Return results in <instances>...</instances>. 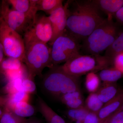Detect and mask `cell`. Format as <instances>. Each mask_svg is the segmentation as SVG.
I'll return each instance as SVG.
<instances>
[{"label":"cell","mask_w":123,"mask_h":123,"mask_svg":"<svg viewBox=\"0 0 123 123\" xmlns=\"http://www.w3.org/2000/svg\"><path fill=\"white\" fill-rule=\"evenodd\" d=\"M73 1L71 8L68 5L66 29L78 41L85 40L104 18L92 0Z\"/></svg>","instance_id":"1"},{"label":"cell","mask_w":123,"mask_h":123,"mask_svg":"<svg viewBox=\"0 0 123 123\" xmlns=\"http://www.w3.org/2000/svg\"><path fill=\"white\" fill-rule=\"evenodd\" d=\"M120 31L112 18L104 19L84 40L83 48L91 55H100L116 39Z\"/></svg>","instance_id":"2"},{"label":"cell","mask_w":123,"mask_h":123,"mask_svg":"<svg viewBox=\"0 0 123 123\" xmlns=\"http://www.w3.org/2000/svg\"><path fill=\"white\" fill-rule=\"evenodd\" d=\"M79 78L67 74L61 66L55 65L44 76L42 84L46 92L59 98L66 93L80 90Z\"/></svg>","instance_id":"3"},{"label":"cell","mask_w":123,"mask_h":123,"mask_svg":"<svg viewBox=\"0 0 123 123\" xmlns=\"http://www.w3.org/2000/svg\"><path fill=\"white\" fill-rule=\"evenodd\" d=\"M23 62L26 65L28 78L32 80L37 75L41 76L46 67H53L51 61L50 52L47 44L32 42L25 44Z\"/></svg>","instance_id":"4"},{"label":"cell","mask_w":123,"mask_h":123,"mask_svg":"<svg viewBox=\"0 0 123 123\" xmlns=\"http://www.w3.org/2000/svg\"><path fill=\"white\" fill-rule=\"evenodd\" d=\"M112 65L104 56L100 55H76L66 62L62 68L71 76L79 77L91 72L95 73Z\"/></svg>","instance_id":"5"},{"label":"cell","mask_w":123,"mask_h":123,"mask_svg":"<svg viewBox=\"0 0 123 123\" xmlns=\"http://www.w3.org/2000/svg\"><path fill=\"white\" fill-rule=\"evenodd\" d=\"M52 45L51 59L53 66L66 63L72 57L79 54L80 47L78 40L68 33H64L56 38Z\"/></svg>","instance_id":"6"},{"label":"cell","mask_w":123,"mask_h":123,"mask_svg":"<svg viewBox=\"0 0 123 123\" xmlns=\"http://www.w3.org/2000/svg\"><path fill=\"white\" fill-rule=\"evenodd\" d=\"M0 41L4 48L5 55L24 62L25 46L21 36L9 28L0 18Z\"/></svg>","instance_id":"7"},{"label":"cell","mask_w":123,"mask_h":123,"mask_svg":"<svg viewBox=\"0 0 123 123\" xmlns=\"http://www.w3.org/2000/svg\"><path fill=\"white\" fill-rule=\"evenodd\" d=\"M1 14V17L0 18L10 29L20 35L26 33L36 20L30 15L10 8L7 0L2 1Z\"/></svg>","instance_id":"8"},{"label":"cell","mask_w":123,"mask_h":123,"mask_svg":"<svg viewBox=\"0 0 123 123\" xmlns=\"http://www.w3.org/2000/svg\"><path fill=\"white\" fill-rule=\"evenodd\" d=\"M24 35L25 44L32 42L47 44L50 42L52 37V30L48 17L37 16L34 24Z\"/></svg>","instance_id":"9"},{"label":"cell","mask_w":123,"mask_h":123,"mask_svg":"<svg viewBox=\"0 0 123 123\" xmlns=\"http://www.w3.org/2000/svg\"><path fill=\"white\" fill-rule=\"evenodd\" d=\"M68 2L64 6L58 8L50 14L48 17L52 30V36L49 42L52 44L57 38L63 35L66 29L67 19V9Z\"/></svg>","instance_id":"10"},{"label":"cell","mask_w":123,"mask_h":123,"mask_svg":"<svg viewBox=\"0 0 123 123\" xmlns=\"http://www.w3.org/2000/svg\"><path fill=\"white\" fill-rule=\"evenodd\" d=\"M123 106V90L104 105L98 113V123H103L107 119Z\"/></svg>","instance_id":"11"},{"label":"cell","mask_w":123,"mask_h":123,"mask_svg":"<svg viewBox=\"0 0 123 123\" xmlns=\"http://www.w3.org/2000/svg\"><path fill=\"white\" fill-rule=\"evenodd\" d=\"M7 2L14 10L30 15L36 19L37 0H8Z\"/></svg>","instance_id":"12"},{"label":"cell","mask_w":123,"mask_h":123,"mask_svg":"<svg viewBox=\"0 0 123 123\" xmlns=\"http://www.w3.org/2000/svg\"><path fill=\"white\" fill-rule=\"evenodd\" d=\"M99 10L105 13L108 18H112L117 10L123 7V0H92Z\"/></svg>","instance_id":"13"},{"label":"cell","mask_w":123,"mask_h":123,"mask_svg":"<svg viewBox=\"0 0 123 123\" xmlns=\"http://www.w3.org/2000/svg\"><path fill=\"white\" fill-rule=\"evenodd\" d=\"M59 98L69 109H77L85 106L84 98L81 90L66 93Z\"/></svg>","instance_id":"14"},{"label":"cell","mask_w":123,"mask_h":123,"mask_svg":"<svg viewBox=\"0 0 123 123\" xmlns=\"http://www.w3.org/2000/svg\"><path fill=\"white\" fill-rule=\"evenodd\" d=\"M121 90L116 83H103L96 93L99 99L104 104L114 98Z\"/></svg>","instance_id":"15"},{"label":"cell","mask_w":123,"mask_h":123,"mask_svg":"<svg viewBox=\"0 0 123 123\" xmlns=\"http://www.w3.org/2000/svg\"><path fill=\"white\" fill-rule=\"evenodd\" d=\"M40 112L48 123H66L64 120L57 114L40 97H38Z\"/></svg>","instance_id":"16"},{"label":"cell","mask_w":123,"mask_h":123,"mask_svg":"<svg viewBox=\"0 0 123 123\" xmlns=\"http://www.w3.org/2000/svg\"><path fill=\"white\" fill-rule=\"evenodd\" d=\"M104 56L111 62L112 65L115 57L121 52H123V32L120 31L118 35L114 41L105 50Z\"/></svg>","instance_id":"17"},{"label":"cell","mask_w":123,"mask_h":123,"mask_svg":"<svg viewBox=\"0 0 123 123\" xmlns=\"http://www.w3.org/2000/svg\"><path fill=\"white\" fill-rule=\"evenodd\" d=\"M123 73L117 70L113 66L104 69L100 71L99 77L103 83H116L123 76Z\"/></svg>","instance_id":"18"},{"label":"cell","mask_w":123,"mask_h":123,"mask_svg":"<svg viewBox=\"0 0 123 123\" xmlns=\"http://www.w3.org/2000/svg\"><path fill=\"white\" fill-rule=\"evenodd\" d=\"M10 110L16 115L23 118L31 116L35 112L34 107L26 102L16 104Z\"/></svg>","instance_id":"19"},{"label":"cell","mask_w":123,"mask_h":123,"mask_svg":"<svg viewBox=\"0 0 123 123\" xmlns=\"http://www.w3.org/2000/svg\"><path fill=\"white\" fill-rule=\"evenodd\" d=\"M62 0H37V10L44 11L50 15L56 9L63 6Z\"/></svg>","instance_id":"20"},{"label":"cell","mask_w":123,"mask_h":123,"mask_svg":"<svg viewBox=\"0 0 123 123\" xmlns=\"http://www.w3.org/2000/svg\"><path fill=\"white\" fill-rule=\"evenodd\" d=\"M4 59L0 65V71L3 73L19 70L24 68L23 62L20 60L13 57Z\"/></svg>","instance_id":"21"},{"label":"cell","mask_w":123,"mask_h":123,"mask_svg":"<svg viewBox=\"0 0 123 123\" xmlns=\"http://www.w3.org/2000/svg\"><path fill=\"white\" fill-rule=\"evenodd\" d=\"M104 105L98 98L97 93H91L85 102V107L90 112L98 114Z\"/></svg>","instance_id":"22"},{"label":"cell","mask_w":123,"mask_h":123,"mask_svg":"<svg viewBox=\"0 0 123 123\" xmlns=\"http://www.w3.org/2000/svg\"><path fill=\"white\" fill-rule=\"evenodd\" d=\"M29 95V94L24 91H18L12 94L8 95L6 97V104L5 107L10 110L14 105L18 103L21 102H28Z\"/></svg>","instance_id":"23"},{"label":"cell","mask_w":123,"mask_h":123,"mask_svg":"<svg viewBox=\"0 0 123 123\" xmlns=\"http://www.w3.org/2000/svg\"><path fill=\"white\" fill-rule=\"evenodd\" d=\"M85 85L86 89L89 92L95 93L101 86V80L95 73H89L86 77Z\"/></svg>","instance_id":"24"},{"label":"cell","mask_w":123,"mask_h":123,"mask_svg":"<svg viewBox=\"0 0 123 123\" xmlns=\"http://www.w3.org/2000/svg\"><path fill=\"white\" fill-rule=\"evenodd\" d=\"M26 120L25 118L17 116L5 107L3 114L0 118V123H24Z\"/></svg>","instance_id":"25"},{"label":"cell","mask_w":123,"mask_h":123,"mask_svg":"<svg viewBox=\"0 0 123 123\" xmlns=\"http://www.w3.org/2000/svg\"><path fill=\"white\" fill-rule=\"evenodd\" d=\"M89 111L84 106L75 109H69L66 111L68 117L73 121H84L89 113Z\"/></svg>","instance_id":"26"},{"label":"cell","mask_w":123,"mask_h":123,"mask_svg":"<svg viewBox=\"0 0 123 123\" xmlns=\"http://www.w3.org/2000/svg\"><path fill=\"white\" fill-rule=\"evenodd\" d=\"M22 79L18 78L9 81L5 89L8 95L12 94L18 91H24L22 86Z\"/></svg>","instance_id":"27"},{"label":"cell","mask_w":123,"mask_h":123,"mask_svg":"<svg viewBox=\"0 0 123 123\" xmlns=\"http://www.w3.org/2000/svg\"><path fill=\"white\" fill-rule=\"evenodd\" d=\"M22 86L23 91L29 94L33 93L36 91L35 83L28 77L23 79Z\"/></svg>","instance_id":"28"},{"label":"cell","mask_w":123,"mask_h":123,"mask_svg":"<svg viewBox=\"0 0 123 123\" xmlns=\"http://www.w3.org/2000/svg\"><path fill=\"white\" fill-rule=\"evenodd\" d=\"M112 66L123 73V52L117 55L113 60Z\"/></svg>","instance_id":"29"},{"label":"cell","mask_w":123,"mask_h":123,"mask_svg":"<svg viewBox=\"0 0 123 123\" xmlns=\"http://www.w3.org/2000/svg\"><path fill=\"white\" fill-rule=\"evenodd\" d=\"M110 123H123V106L113 114Z\"/></svg>","instance_id":"30"},{"label":"cell","mask_w":123,"mask_h":123,"mask_svg":"<svg viewBox=\"0 0 123 123\" xmlns=\"http://www.w3.org/2000/svg\"><path fill=\"white\" fill-rule=\"evenodd\" d=\"M76 123H99L97 114L89 112L83 121L76 122Z\"/></svg>","instance_id":"31"},{"label":"cell","mask_w":123,"mask_h":123,"mask_svg":"<svg viewBox=\"0 0 123 123\" xmlns=\"http://www.w3.org/2000/svg\"><path fill=\"white\" fill-rule=\"evenodd\" d=\"M117 21L121 25L123 24V7H121L116 12L114 16Z\"/></svg>","instance_id":"32"},{"label":"cell","mask_w":123,"mask_h":123,"mask_svg":"<svg viewBox=\"0 0 123 123\" xmlns=\"http://www.w3.org/2000/svg\"><path fill=\"white\" fill-rule=\"evenodd\" d=\"M4 48L0 41V65L2 61L4 59Z\"/></svg>","instance_id":"33"},{"label":"cell","mask_w":123,"mask_h":123,"mask_svg":"<svg viewBox=\"0 0 123 123\" xmlns=\"http://www.w3.org/2000/svg\"><path fill=\"white\" fill-rule=\"evenodd\" d=\"M112 114L110 116H109L108 118H107L105 120V121H104V122L103 123H111V117H112Z\"/></svg>","instance_id":"34"},{"label":"cell","mask_w":123,"mask_h":123,"mask_svg":"<svg viewBox=\"0 0 123 123\" xmlns=\"http://www.w3.org/2000/svg\"><path fill=\"white\" fill-rule=\"evenodd\" d=\"M24 123H40L39 122L34 120H26V121Z\"/></svg>","instance_id":"35"},{"label":"cell","mask_w":123,"mask_h":123,"mask_svg":"<svg viewBox=\"0 0 123 123\" xmlns=\"http://www.w3.org/2000/svg\"><path fill=\"white\" fill-rule=\"evenodd\" d=\"M3 112H4V111H3L1 110V109L0 108V118L1 116H2Z\"/></svg>","instance_id":"36"},{"label":"cell","mask_w":123,"mask_h":123,"mask_svg":"<svg viewBox=\"0 0 123 123\" xmlns=\"http://www.w3.org/2000/svg\"></svg>","instance_id":"37"}]
</instances>
